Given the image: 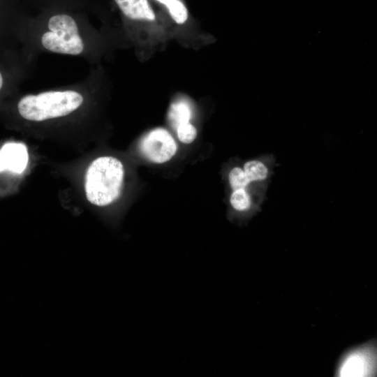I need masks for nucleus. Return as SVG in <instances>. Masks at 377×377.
Segmentation results:
<instances>
[{"instance_id": "8", "label": "nucleus", "mask_w": 377, "mask_h": 377, "mask_svg": "<svg viewBox=\"0 0 377 377\" xmlns=\"http://www.w3.org/2000/svg\"><path fill=\"white\" fill-rule=\"evenodd\" d=\"M191 116V105L185 100H178L172 103L168 113V119L174 129L181 124L190 121Z\"/></svg>"}, {"instance_id": "3", "label": "nucleus", "mask_w": 377, "mask_h": 377, "mask_svg": "<svg viewBox=\"0 0 377 377\" xmlns=\"http://www.w3.org/2000/svg\"><path fill=\"white\" fill-rule=\"evenodd\" d=\"M50 31L42 36L43 47L53 52L77 55L84 50V43L75 20L68 15H56L48 22Z\"/></svg>"}, {"instance_id": "11", "label": "nucleus", "mask_w": 377, "mask_h": 377, "mask_svg": "<svg viewBox=\"0 0 377 377\" xmlns=\"http://www.w3.org/2000/svg\"><path fill=\"white\" fill-rule=\"evenodd\" d=\"M230 204L237 211H244L249 208L251 200L244 188L234 190L230 196Z\"/></svg>"}, {"instance_id": "5", "label": "nucleus", "mask_w": 377, "mask_h": 377, "mask_svg": "<svg viewBox=\"0 0 377 377\" xmlns=\"http://www.w3.org/2000/svg\"><path fill=\"white\" fill-rule=\"evenodd\" d=\"M140 150L150 162L163 163L170 160L177 150V143L164 128H156L148 132L140 142Z\"/></svg>"}, {"instance_id": "6", "label": "nucleus", "mask_w": 377, "mask_h": 377, "mask_svg": "<svg viewBox=\"0 0 377 377\" xmlns=\"http://www.w3.org/2000/svg\"><path fill=\"white\" fill-rule=\"evenodd\" d=\"M28 161V151L24 144L7 142L1 146L0 174H21L25 170Z\"/></svg>"}, {"instance_id": "7", "label": "nucleus", "mask_w": 377, "mask_h": 377, "mask_svg": "<svg viewBox=\"0 0 377 377\" xmlns=\"http://www.w3.org/2000/svg\"><path fill=\"white\" fill-rule=\"evenodd\" d=\"M121 12L135 20L154 21L155 13L148 0H114Z\"/></svg>"}, {"instance_id": "2", "label": "nucleus", "mask_w": 377, "mask_h": 377, "mask_svg": "<svg viewBox=\"0 0 377 377\" xmlns=\"http://www.w3.org/2000/svg\"><path fill=\"white\" fill-rule=\"evenodd\" d=\"M83 101V96L75 91H51L24 96L19 101L17 108L19 114L24 119L42 121L71 114Z\"/></svg>"}, {"instance_id": "4", "label": "nucleus", "mask_w": 377, "mask_h": 377, "mask_svg": "<svg viewBox=\"0 0 377 377\" xmlns=\"http://www.w3.org/2000/svg\"><path fill=\"white\" fill-rule=\"evenodd\" d=\"M376 344L374 340L344 353L339 360L334 376H374L376 374Z\"/></svg>"}, {"instance_id": "9", "label": "nucleus", "mask_w": 377, "mask_h": 377, "mask_svg": "<svg viewBox=\"0 0 377 377\" xmlns=\"http://www.w3.org/2000/svg\"><path fill=\"white\" fill-rule=\"evenodd\" d=\"M168 10L172 19L179 24H184L188 17L186 6L180 0H156Z\"/></svg>"}, {"instance_id": "13", "label": "nucleus", "mask_w": 377, "mask_h": 377, "mask_svg": "<svg viewBox=\"0 0 377 377\" xmlns=\"http://www.w3.org/2000/svg\"><path fill=\"white\" fill-rule=\"evenodd\" d=\"M229 182L234 190L244 188L250 182L244 170L236 167L232 168L229 173Z\"/></svg>"}, {"instance_id": "10", "label": "nucleus", "mask_w": 377, "mask_h": 377, "mask_svg": "<svg viewBox=\"0 0 377 377\" xmlns=\"http://www.w3.org/2000/svg\"><path fill=\"white\" fill-rule=\"evenodd\" d=\"M244 171L250 182L265 179L267 176L266 166L259 161H250L244 166Z\"/></svg>"}, {"instance_id": "1", "label": "nucleus", "mask_w": 377, "mask_h": 377, "mask_svg": "<svg viewBox=\"0 0 377 377\" xmlns=\"http://www.w3.org/2000/svg\"><path fill=\"white\" fill-rule=\"evenodd\" d=\"M124 177V168L118 158L103 156L88 166L84 180L87 200L92 205L105 207L120 196Z\"/></svg>"}, {"instance_id": "12", "label": "nucleus", "mask_w": 377, "mask_h": 377, "mask_svg": "<svg viewBox=\"0 0 377 377\" xmlns=\"http://www.w3.org/2000/svg\"><path fill=\"white\" fill-rule=\"evenodd\" d=\"M175 130L179 140L184 144H190L196 138L197 129L190 121L179 124Z\"/></svg>"}, {"instance_id": "14", "label": "nucleus", "mask_w": 377, "mask_h": 377, "mask_svg": "<svg viewBox=\"0 0 377 377\" xmlns=\"http://www.w3.org/2000/svg\"><path fill=\"white\" fill-rule=\"evenodd\" d=\"M4 85V76L2 71L0 70V92L2 91Z\"/></svg>"}]
</instances>
